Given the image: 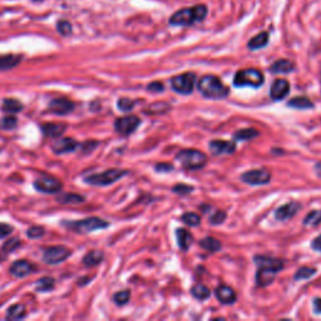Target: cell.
Segmentation results:
<instances>
[{"instance_id": "cell-1", "label": "cell", "mask_w": 321, "mask_h": 321, "mask_svg": "<svg viewBox=\"0 0 321 321\" xmlns=\"http://www.w3.org/2000/svg\"><path fill=\"white\" fill-rule=\"evenodd\" d=\"M209 8L205 4H197L191 8H183L173 13L169 18V24L174 27H191L196 23H201L206 19Z\"/></svg>"}, {"instance_id": "cell-2", "label": "cell", "mask_w": 321, "mask_h": 321, "mask_svg": "<svg viewBox=\"0 0 321 321\" xmlns=\"http://www.w3.org/2000/svg\"><path fill=\"white\" fill-rule=\"evenodd\" d=\"M253 260H255L256 265L259 266L258 274H256V284L261 287L269 286L270 284H272L277 272L281 271L284 268V264L279 259L259 255L255 256Z\"/></svg>"}, {"instance_id": "cell-3", "label": "cell", "mask_w": 321, "mask_h": 321, "mask_svg": "<svg viewBox=\"0 0 321 321\" xmlns=\"http://www.w3.org/2000/svg\"><path fill=\"white\" fill-rule=\"evenodd\" d=\"M197 88L200 93L209 99H223L230 94V88L221 82L218 77L214 74L204 76L197 82Z\"/></svg>"}, {"instance_id": "cell-4", "label": "cell", "mask_w": 321, "mask_h": 321, "mask_svg": "<svg viewBox=\"0 0 321 321\" xmlns=\"http://www.w3.org/2000/svg\"><path fill=\"white\" fill-rule=\"evenodd\" d=\"M176 161L187 171H196L207 164V156L199 150H182L176 155Z\"/></svg>"}, {"instance_id": "cell-5", "label": "cell", "mask_w": 321, "mask_h": 321, "mask_svg": "<svg viewBox=\"0 0 321 321\" xmlns=\"http://www.w3.org/2000/svg\"><path fill=\"white\" fill-rule=\"evenodd\" d=\"M265 82L263 72L255 68L241 69L236 73L233 78V86L242 88V87H251V88H260Z\"/></svg>"}, {"instance_id": "cell-6", "label": "cell", "mask_w": 321, "mask_h": 321, "mask_svg": "<svg viewBox=\"0 0 321 321\" xmlns=\"http://www.w3.org/2000/svg\"><path fill=\"white\" fill-rule=\"evenodd\" d=\"M68 230L73 231V232L78 233H87V232H93L96 230H102V228H107L109 226V223L107 221L102 220L98 217H88L84 218V220H78V221H69V222H64Z\"/></svg>"}, {"instance_id": "cell-7", "label": "cell", "mask_w": 321, "mask_h": 321, "mask_svg": "<svg viewBox=\"0 0 321 321\" xmlns=\"http://www.w3.org/2000/svg\"><path fill=\"white\" fill-rule=\"evenodd\" d=\"M127 174L128 171H124V169H107L102 173L91 174V176L86 177L84 181L92 184V186H108V184L114 183Z\"/></svg>"}, {"instance_id": "cell-8", "label": "cell", "mask_w": 321, "mask_h": 321, "mask_svg": "<svg viewBox=\"0 0 321 321\" xmlns=\"http://www.w3.org/2000/svg\"><path fill=\"white\" fill-rule=\"evenodd\" d=\"M195 86H196V74L192 72L178 74L171 79L172 89L179 94H191Z\"/></svg>"}, {"instance_id": "cell-9", "label": "cell", "mask_w": 321, "mask_h": 321, "mask_svg": "<svg viewBox=\"0 0 321 321\" xmlns=\"http://www.w3.org/2000/svg\"><path fill=\"white\" fill-rule=\"evenodd\" d=\"M72 255V251L67 248L66 246H50L44 250L43 253V260L50 265H56V264L63 263L64 260Z\"/></svg>"}, {"instance_id": "cell-10", "label": "cell", "mask_w": 321, "mask_h": 321, "mask_svg": "<svg viewBox=\"0 0 321 321\" xmlns=\"http://www.w3.org/2000/svg\"><path fill=\"white\" fill-rule=\"evenodd\" d=\"M141 119L137 115H124V117L117 118L114 122V128L119 135L130 136L140 127Z\"/></svg>"}, {"instance_id": "cell-11", "label": "cell", "mask_w": 321, "mask_h": 321, "mask_svg": "<svg viewBox=\"0 0 321 321\" xmlns=\"http://www.w3.org/2000/svg\"><path fill=\"white\" fill-rule=\"evenodd\" d=\"M241 181L251 186H263L268 184L271 179V173L268 169H251L241 174Z\"/></svg>"}, {"instance_id": "cell-12", "label": "cell", "mask_w": 321, "mask_h": 321, "mask_svg": "<svg viewBox=\"0 0 321 321\" xmlns=\"http://www.w3.org/2000/svg\"><path fill=\"white\" fill-rule=\"evenodd\" d=\"M34 187L43 194H56L63 188V183L54 177H40L35 179Z\"/></svg>"}, {"instance_id": "cell-13", "label": "cell", "mask_w": 321, "mask_h": 321, "mask_svg": "<svg viewBox=\"0 0 321 321\" xmlns=\"http://www.w3.org/2000/svg\"><path fill=\"white\" fill-rule=\"evenodd\" d=\"M210 151L216 156L222 155H232L236 152L235 141H222V140H212L209 145Z\"/></svg>"}, {"instance_id": "cell-14", "label": "cell", "mask_w": 321, "mask_h": 321, "mask_svg": "<svg viewBox=\"0 0 321 321\" xmlns=\"http://www.w3.org/2000/svg\"><path fill=\"white\" fill-rule=\"evenodd\" d=\"M290 93V83L286 79H276L270 88V97L272 101L279 102L286 98Z\"/></svg>"}, {"instance_id": "cell-15", "label": "cell", "mask_w": 321, "mask_h": 321, "mask_svg": "<svg viewBox=\"0 0 321 321\" xmlns=\"http://www.w3.org/2000/svg\"><path fill=\"white\" fill-rule=\"evenodd\" d=\"M10 274L15 277H25L29 274L37 271V266L33 265L32 263L27 260H18L10 266L9 269Z\"/></svg>"}, {"instance_id": "cell-16", "label": "cell", "mask_w": 321, "mask_h": 321, "mask_svg": "<svg viewBox=\"0 0 321 321\" xmlns=\"http://www.w3.org/2000/svg\"><path fill=\"white\" fill-rule=\"evenodd\" d=\"M300 209H301V205L297 204V202H289V204L282 205L281 207L276 210L275 218L277 221H289L299 212Z\"/></svg>"}, {"instance_id": "cell-17", "label": "cell", "mask_w": 321, "mask_h": 321, "mask_svg": "<svg viewBox=\"0 0 321 321\" xmlns=\"http://www.w3.org/2000/svg\"><path fill=\"white\" fill-rule=\"evenodd\" d=\"M215 296L217 297V300L221 304L225 305H232L237 300V295H236L235 290L231 286H228V285H220L215 290Z\"/></svg>"}, {"instance_id": "cell-18", "label": "cell", "mask_w": 321, "mask_h": 321, "mask_svg": "<svg viewBox=\"0 0 321 321\" xmlns=\"http://www.w3.org/2000/svg\"><path fill=\"white\" fill-rule=\"evenodd\" d=\"M49 109L54 114L66 115L74 109V103L67 98H55L49 103Z\"/></svg>"}, {"instance_id": "cell-19", "label": "cell", "mask_w": 321, "mask_h": 321, "mask_svg": "<svg viewBox=\"0 0 321 321\" xmlns=\"http://www.w3.org/2000/svg\"><path fill=\"white\" fill-rule=\"evenodd\" d=\"M78 143L73 140V138H60V140L55 141L52 145V150L56 155H64V153L73 152L77 147H78Z\"/></svg>"}, {"instance_id": "cell-20", "label": "cell", "mask_w": 321, "mask_h": 321, "mask_svg": "<svg viewBox=\"0 0 321 321\" xmlns=\"http://www.w3.org/2000/svg\"><path fill=\"white\" fill-rule=\"evenodd\" d=\"M176 237L178 247L182 251H187L192 245H194V235L189 232L186 228H177L176 230Z\"/></svg>"}, {"instance_id": "cell-21", "label": "cell", "mask_w": 321, "mask_h": 321, "mask_svg": "<svg viewBox=\"0 0 321 321\" xmlns=\"http://www.w3.org/2000/svg\"><path fill=\"white\" fill-rule=\"evenodd\" d=\"M295 68H296V66L291 60H289V59H279V60L271 64L270 72L274 74H286L294 72Z\"/></svg>"}, {"instance_id": "cell-22", "label": "cell", "mask_w": 321, "mask_h": 321, "mask_svg": "<svg viewBox=\"0 0 321 321\" xmlns=\"http://www.w3.org/2000/svg\"><path fill=\"white\" fill-rule=\"evenodd\" d=\"M22 54H4L0 55V71H10L15 68L22 61Z\"/></svg>"}, {"instance_id": "cell-23", "label": "cell", "mask_w": 321, "mask_h": 321, "mask_svg": "<svg viewBox=\"0 0 321 321\" xmlns=\"http://www.w3.org/2000/svg\"><path fill=\"white\" fill-rule=\"evenodd\" d=\"M66 128L67 124H64V123H48V124L43 125L42 131L47 137L58 138L63 135Z\"/></svg>"}, {"instance_id": "cell-24", "label": "cell", "mask_w": 321, "mask_h": 321, "mask_svg": "<svg viewBox=\"0 0 321 321\" xmlns=\"http://www.w3.org/2000/svg\"><path fill=\"white\" fill-rule=\"evenodd\" d=\"M269 39L270 34L268 32L260 33L256 37H253L252 39H250V42L247 43V48L250 50H259L261 48H265L269 44Z\"/></svg>"}, {"instance_id": "cell-25", "label": "cell", "mask_w": 321, "mask_h": 321, "mask_svg": "<svg viewBox=\"0 0 321 321\" xmlns=\"http://www.w3.org/2000/svg\"><path fill=\"white\" fill-rule=\"evenodd\" d=\"M103 259H104V253L102 252V251L93 250L84 256L83 264L84 266H87V268H93V266L99 265V264L103 261Z\"/></svg>"}, {"instance_id": "cell-26", "label": "cell", "mask_w": 321, "mask_h": 321, "mask_svg": "<svg viewBox=\"0 0 321 321\" xmlns=\"http://www.w3.org/2000/svg\"><path fill=\"white\" fill-rule=\"evenodd\" d=\"M287 106L295 108V109H311V108H314V103L307 97L300 96L290 99Z\"/></svg>"}, {"instance_id": "cell-27", "label": "cell", "mask_w": 321, "mask_h": 321, "mask_svg": "<svg viewBox=\"0 0 321 321\" xmlns=\"http://www.w3.org/2000/svg\"><path fill=\"white\" fill-rule=\"evenodd\" d=\"M259 136H260V133L255 128H243V130H240L236 133H233L232 138L236 142V141H250L252 138L259 137Z\"/></svg>"}, {"instance_id": "cell-28", "label": "cell", "mask_w": 321, "mask_h": 321, "mask_svg": "<svg viewBox=\"0 0 321 321\" xmlns=\"http://www.w3.org/2000/svg\"><path fill=\"white\" fill-rule=\"evenodd\" d=\"M200 246H201L204 250L209 251V252L214 253L221 250L222 245H221L220 241L215 237H205L200 241Z\"/></svg>"}, {"instance_id": "cell-29", "label": "cell", "mask_w": 321, "mask_h": 321, "mask_svg": "<svg viewBox=\"0 0 321 321\" xmlns=\"http://www.w3.org/2000/svg\"><path fill=\"white\" fill-rule=\"evenodd\" d=\"M25 315H27V310H25V306L23 304L13 305V306H10L9 309H8V312H7L8 319H13V320L24 319Z\"/></svg>"}, {"instance_id": "cell-30", "label": "cell", "mask_w": 321, "mask_h": 321, "mask_svg": "<svg viewBox=\"0 0 321 321\" xmlns=\"http://www.w3.org/2000/svg\"><path fill=\"white\" fill-rule=\"evenodd\" d=\"M191 295L197 300H206L209 299L211 291H210L209 287L204 284H196L192 286L191 289Z\"/></svg>"}, {"instance_id": "cell-31", "label": "cell", "mask_w": 321, "mask_h": 321, "mask_svg": "<svg viewBox=\"0 0 321 321\" xmlns=\"http://www.w3.org/2000/svg\"><path fill=\"white\" fill-rule=\"evenodd\" d=\"M23 108H24V106L15 98H5L3 101V110L4 112L12 113L13 114V113L22 112Z\"/></svg>"}, {"instance_id": "cell-32", "label": "cell", "mask_w": 321, "mask_h": 321, "mask_svg": "<svg viewBox=\"0 0 321 321\" xmlns=\"http://www.w3.org/2000/svg\"><path fill=\"white\" fill-rule=\"evenodd\" d=\"M56 201L60 202V204H82L84 201V197L81 196V195H76V194H63L60 196L56 197Z\"/></svg>"}, {"instance_id": "cell-33", "label": "cell", "mask_w": 321, "mask_h": 321, "mask_svg": "<svg viewBox=\"0 0 321 321\" xmlns=\"http://www.w3.org/2000/svg\"><path fill=\"white\" fill-rule=\"evenodd\" d=\"M54 285H55V281H54L53 277L45 276L42 277V279L37 282L35 290H37L38 292H47L54 289Z\"/></svg>"}, {"instance_id": "cell-34", "label": "cell", "mask_w": 321, "mask_h": 321, "mask_svg": "<svg viewBox=\"0 0 321 321\" xmlns=\"http://www.w3.org/2000/svg\"><path fill=\"white\" fill-rule=\"evenodd\" d=\"M181 221L189 227H197L201 223V217L195 212H186L181 216Z\"/></svg>"}, {"instance_id": "cell-35", "label": "cell", "mask_w": 321, "mask_h": 321, "mask_svg": "<svg viewBox=\"0 0 321 321\" xmlns=\"http://www.w3.org/2000/svg\"><path fill=\"white\" fill-rule=\"evenodd\" d=\"M56 32L61 35V37H69L73 33V25L71 22L66 19H60L56 22Z\"/></svg>"}, {"instance_id": "cell-36", "label": "cell", "mask_w": 321, "mask_h": 321, "mask_svg": "<svg viewBox=\"0 0 321 321\" xmlns=\"http://www.w3.org/2000/svg\"><path fill=\"white\" fill-rule=\"evenodd\" d=\"M315 274H316V269L306 268V266H304V268H300L299 270H297L296 274L294 275V280H295V281L307 280V279H310V277L314 276Z\"/></svg>"}, {"instance_id": "cell-37", "label": "cell", "mask_w": 321, "mask_h": 321, "mask_svg": "<svg viewBox=\"0 0 321 321\" xmlns=\"http://www.w3.org/2000/svg\"><path fill=\"white\" fill-rule=\"evenodd\" d=\"M304 226L307 227H315V226L320 225L321 223V211H311L306 217L304 218Z\"/></svg>"}, {"instance_id": "cell-38", "label": "cell", "mask_w": 321, "mask_h": 321, "mask_svg": "<svg viewBox=\"0 0 321 321\" xmlns=\"http://www.w3.org/2000/svg\"><path fill=\"white\" fill-rule=\"evenodd\" d=\"M18 119L14 115H7V117H3L0 120V128L5 131H12L17 127Z\"/></svg>"}, {"instance_id": "cell-39", "label": "cell", "mask_w": 321, "mask_h": 321, "mask_svg": "<svg viewBox=\"0 0 321 321\" xmlns=\"http://www.w3.org/2000/svg\"><path fill=\"white\" fill-rule=\"evenodd\" d=\"M131 299V292L130 290H123V291H119L117 292V294L113 296V300H114V302L117 305H119V306H122V305H125L128 301H130Z\"/></svg>"}, {"instance_id": "cell-40", "label": "cell", "mask_w": 321, "mask_h": 321, "mask_svg": "<svg viewBox=\"0 0 321 321\" xmlns=\"http://www.w3.org/2000/svg\"><path fill=\"white\" fill-rule=\"evenodd\" d=\"M135 106H136V102L132 101V99H130V98L118 99L117 107H118V109L122 110V112H131Z\"/></svg>"}, {"instance_id": "cell-41", "label": "cell", "mask_w": 321, "mask_h": 321, "mask_svg": "<svg viewBox=\"0 0 321 321\" xmlns=\"http://www.w3.org/2000/svg\"><path fill=\"white\" fill-rule=\"evenodd\" d=\"M20 246V241L19 238L14 237V238H10L9 241H7V242L3 245V248L2 250L4 251L5 253H9V252H13V251L15 250V248H18Z\"/></svg>"}, {"instance_id": "cell-42", "label": "cell", "mask_w": 321, "mask_h": 321, "mask_svg": "<svg viewBox=\"0 0 321 321\" xmlns=\"http://www.w3.org/2000/svg\"><path fill=\"white\" fill-rule=\"evenodd\" d=\"M226 217H227L226 212L221 211V210H216L214 215L210 217V223H211V225H221V223L225 222Z\"/></svg>"}, {"instance_id": "cell-43", "label": "cell", "mask_w": 321, "mask_h": 321, "mask_svg": "<svg viewBox=\"0 0 321 321\" xmlns=\"http://www.w3.org/2000/svg\"><path fill=\"white\" fill-rule=\"evenodd\" d=\"M45 231L44 228L40 227V226H33V227H30L29 230H28L27 235L28 237L30 238H39L42 237V236H44Z\"/></svg>"}, {"instance_id": "cell-44", "label": "cell", "mask_w": 321, "mask_h": 321, "mask_svg": "<svg viewBox=\"0 0 321 321\" xmlns=\"http://www.w3.org/2000/svg\"><path fill=\"white\" fill-rule=\"evenodd\" d=\"M172 191L174 194H178V195H189L192 191H194V187L188 186V184H183V183H179L173 186Z\"/></svg>"}, {"instance_id": "cell-45", "label": "cell", "mask_w": 321, "mask_h": 321, "mask_svg": "<svg viewBox=\"0 0 321 321\" xmlns=\"http://www.w3.org/2000/svg\"><path fill=\"white\" fill-rule=\"evenodd\" d=\"M147 89L152 93H161L164 91V84L161 82H152V83L148 84Z\"/></svg>"}, {"instance_id": "cell-46", "label": "cell", "mask_w": 321, "mask_h": 321, "mask_svg": "<svg viewBox=\"0 0 321 321\" xmlns=\"http://www.w3.org/2000/svg\"><path fill=\"white\" fill-rule=\"evenodd\" d=\"M13 227L9 225H5V223H0V240L5 238L7 236H9L12 233Z\"/></svg>"}, {"instance_id": "cell-47", "label": "cell", "mask_w": 321, "mask_h": 321, "mask_svg": "<svg viewBox=\"0 0 321 321\" xmlns=\"http://www.w3.org/2000/svg\"><path fill=\"white\" fill-rule=\"evenodd\" d=\"M155 169L157 172H171L173 171V166L171 163H158L156 164Z\"/></svg>"}, {"instance_id": "cell-48", "label": "cell", "mask_w": 321, "mask_h": 321, "mask_svg": "<svg viewBox=\"0 0 321 321\" xmlns=\"http://www.w3.org/2000/svg\"><path fill=\"white\" fill-rule=\"evenodd\" d=\"M311 248L314 251H317V252H321V235L311 241Z\"/></svg>"}, {"instance_id": "cell-49", "label": "cell", "mask_w": 321, "mask_h": 321, "mask_svg": "<svg viewBox=\"0 0 321 321\" xmlns=\"http://www.w3.org/2000/svg\"><path fill=\"white\" fill-rule=\"evenodd\" d=\"M97 146H98V142H92V141H88V142L84 143L83 147H86V150L84 151H86V153H88V152H92Z\"/></svg>"}, {"instance_id": "cell-50", "label": "cell", "mask_w": 321, "mask_h": 321, "mask_svg": "<svg viewBox=\"0 0 321 321\" xmlns=\"http://www.w3.org/2000/svg\"><path fill=\"white\" fill-rule=\"evenodd\" d=\"M312 306H314L315 314L321 315V297H317V299L314 300V302H312Z\"/></svg>"}, {"instance_id": "cell-51", "label": "cell", "mask_w": 321, "mask_h": 321, "mask_svg": "<svg viewBox=\"0 0 321 321\" xmlns=\"http://www.w3.org/2000/svg\"><path fill=\"white\" fill-rule=\"evenodd\" d=\"M315 172H316L317 176H319L321 178V161L317 162V163L315 164Z\"/></svg>"}, {"instance_id": "cell-52", "label": "cell", "mask_w": 321, "mask_h": 321, "mask_svg": "<svg viewBox=\"0 0 321 321\" xmlns=\"http://www.w3.org/2000/svg\"><path fill=\"white\" fill-rule=\"evenodd\" d=\"M32 2H34V3H42V2H44V0H32Z\"/></svg>"}, {"instance_id": "cell-53", "label": "cell", "mask_w": 321, "mask_h": 321, "mask_svg": "<svg viewBox=\"0 0 321 321\" xmlns=\"http://www.w3.org/2000/svg\"><path fill=\"white\" fill-rule=\"evenodd\" d=\"M320 83H321V78H320Z\"/></svg>"}]
</instances>
